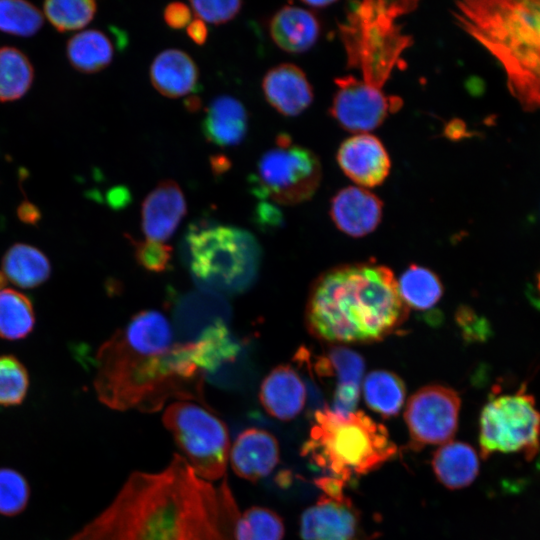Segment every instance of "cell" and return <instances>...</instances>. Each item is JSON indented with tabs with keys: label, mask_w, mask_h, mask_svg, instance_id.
<instances>
[{
	"label": "cell",
	"mask_w": 540,
	"mask_h": 540,
	"mask_svg": "<svg viewBox=\"0 0 540 540\" xmlns=\"http://www.w3.org/2000/svg\"><path fill=\"white\" fill-rule=\"evenodd\" d=\"M43 9L59 32H67L86 26L93 19L97 5L93 0H49Z\"/></svg>",
	"instance_id": "cell-33"
},
{
	"label": "cell",
	"mask_w": 540,
	"mask_h": 540,
	"mask_svg": "<svg viewBox=\"0 0 540 540\" xmlns=\"http://www.w3.org/2000/svg\"><path fill=\"white\" fill-rule=\"evenodd\" d=\"M393 272L384 265L335 267L313 283L305 309L312 335L338 343L383 339L407 318Z\"/></svg>",
	"instance_id": "cell-3"
},
{
	"label": "cell",
	"mask_w": 540,
	"mask_h": 540,
	"mask_svg": "<svg viewBox=\"0 0 540 540\" xmlns=\"http://www.w3.org/2000/svg\"><path fill=\"white\" fill-rule=\"evenodd\" d=\"M302 540H364L360 513L345 495H321L300 518Z\"/></svg>",
	"instance_id": "cell-13"
},
{
	"label": "cell",
	"mask_w": 540,
	"mask_h": 540,
	"mask_svg": "<svg viewBox=\"0 0 540 540\" xmlns=\"http://www.w3.org/2000/svg\"><path fill=\"white\" fill-rule=\"evenodd\" d=\"M269 33L280 49L289 53H303L317 42L320 24L310 10L287 5L271 18Z\"/></svg>",
	"instance_id": "cell-21"
},
{
	"label": "cell",
	"mask_w": 540,
	"mask_h": 540,
	"mask_svg": "<svg viewBox=\"0 0 540 540\" xmlns=\"http://www.w3.org/2000/svg\"><path fill=\"white\" fill-rule=\"evenodd\" d=\"M29 388V374L13 355H0V406H16L23 402Z\"/></svg>",
	"instance_id": "cell-35"
},
{
	"label": "cell",
	"mask_w": 540,
	"mask_h": 540,
	"mask_svg": "<svg viewBox=\"0 0 540 540\" xmlns=\"http://www.w3.org/2000/svg\"><path fill=\"white\" fill-rule=\"evenodd\" d=\"M44 23L40 10L27 1L0 0V31L29 37Z\"/></svg>",
	"instance_id": "cell-34"
},
{
	"label": "cell",
	"mask_w": 540,
	"mask_h": 540,
	"mask_svg": "<svg viewBox=\"0 0 540 540\" xmlns=\"http://www.w3.org/2000/svg\"><path fill=\"white\" fill-rule=\"evenodd\" d=\"M322 178V167L310 149L292 142L265 152L257 163L255 191L280 205H296L312 198Z\"/></svg>",
	"instance_id": "cell-10"
},
{
	"label": "cell",
	"mask_w": 540,
	"mask_h": 540,
	"mask_svg": "<svg viewBox=\"0 0 540 540\" xmlns=\"http://www.w3.org/2000/svg\"><path fill=\"white\" fill-rule=\"evenodd\" d=\"M194 14L204 22L219 25L232 20L241 10L242 2L228 1H191Z\"/></svg>",
	"instance_id": "cell-38"
},
{
	"label": "cell",
	"mask_w": 540,
	"mask_h": 540,
	"mask_svg": "<svg viewBox=\"0 0 540 540\" xmlns=\"http://www.w3.org/2000/svg\"><path fill=\"white\" fill-rule=\"evenodd\" d=\"M451 14L494 58L515 102L540 111V0L458 1Z\"/></svg>",
	"instance_id": "cell-4"
},
{
	"label": "cell",
	"mask_w": 540,
	"mask_h": 540,
	"mask_svg": "<svg viewBox=\"0 0 540 540\" xmlns=\"http://www.w3.org/2000/svg\"><path fill=\"white\" fill-rule=\"evenodd\" d=\"M35 321L33 304L25 294L11 288L0 290V338L23 339L33 331Z\"/></svg>",
	"instance_id": "cell-30"
},
{
	"label": "cell",
	"mask_w": 540,
	"mask_h": 540,
	"mask_svg": "<svg viewBox=\"0 0 540 540\" xmlns=\"http://www.w3.org/2000/svg\"><path fill=\"white\" fill-rule=\"evenodd\" d=\"M194 277L217 289L242 291L255 280L261 259L256 238L229 225L192 227L186 235Z\"/></svg>",
	"instance_id": "cell-7"
},
{
	"label": "cell",
	"mask_w": 540,
	"mask_h": 540,
	"mask_svg": "<svg viewBox=\"0 0 540 540\" xmlns=\"http://www.w3.org/2000/svg\"><path fill=\"white\" fill-rule=\"evenodd\" d=\"M163 17L169 27L181 29L191 22L192 11L182 2H172L165 7Z\"/></svg>",
	"instance_id": "cell-39"
},
{
	"label": "cell",
	"mask_w": 540,
	"mask_h": 540,
	"mask_svg": "<svg viewBox=\"0 0 540 540\" xmlns=\"http://www.w3.org/2000/svg\"><path fill=\"white\" fill-rule=\"evenodd\" d=\"M333 3H334L333 1H305V2L303 1V4H305L309 8H324Z\"/></svg>",
	"instance_id": "cell-44"
},
{
	"label": "cell",
	"mask_w": 540,
	"mask_h": 540,
	"mask_svg": "<svg viewBox=\"0 0 540 540\" xmlns=\"http://www.w3.org/2000/svg\"><path fill=\"white\" fill-rule=\"evenodd\" d=\"M279 461L280 447L277 438L258 427L242 430L230 448L229 463L233 472L251 483L267 477Z\"/></svg>",
	"instance_id": "cell-15"
},
{
	"label": "cell",
	"mask_w": 540,
	"mask_h": 540,
	"mask_svg": "<svg viewBox=\"0 0 540 540\" xmlns=\"http://www.w3.org/2000/svg\"><path fill=\"white\" fill-rule=\"evenodd\" d=\"M285 526L282 518L273 510L252 506L240 514L237 540H283Z\"/></svg>",
	"instance_id": "cell-32"
},
{
	"label": "cell",
	"mask_w": 540,
	"mask_h": 540,
	"mask_svg": "<svg viewBox=\"0 0 540 540\" xmlns=\"http://www.w3.org/2000/svg\"><path fill=\"white\" fill-rule=\"evenodd\" d=\"M414 1L352 2L338 25L346 64L362 82L383 90L404 51L412 44L398 22L413 11Z\"/></svg>",
	"instance_id": "cell-6"
},
{
	"label": "cell",
	"mask_w": 540,
	"mask_h": 540,
	"mask_svg": "<svg viewBox=\"0 0 540 540\" xmlns=\"http://www.w3.org/2000/svg\"><path fill=\"white\" fill-rule=\"evenodd\" d=\"M383 203L366 188L348 186L331 200L330 216L343 233L359 238L373 232L380 224Z\"/></svg>",
	"instance_id": "cell-17"
},
{
	"label": "cell",
	"mask_w": 540,
	"mask_h": 540,
	"mask_svg": "<svg viewBox=\"0 0 540 540\" xmlns=\"http://www.w3.org/2000/svg\"><path fill=\"white\" fill-rule=\"evenodd\" d=\"M185 106L189 111H197L201 106V100L196 96H190L185 101Z\"/></svg>",
	"instance_id": "cell-43"
},
{
	"label": "cell",
	"mask_w": 540,
	"mask_h": 540,
	"mask_svg": "<svg viewBox=\"0 0 540 540\" xmlns=\"http://www.w3.org/2000/svg\"><path fill=\"white\" fill-rule=\"evenodd\" d=\"M30 497L29 485L22 474L0 468V514L13 516L24 510Z\"/></svg>",
	"instance_id": "cell-36"
},
{
	"label": "cell",
	"mask_w": 540,
	"mask_h": 540,
	"mask_svg": "<svg viewBox=\"0 0 540 540\" xmlns=\"http://www.w3.org/2000/svg\"><path fill=\"white\" fill-rule=\"evenodd\" d=\"M7 279L6 277L4 276V274L2 273V271L0 270V290L6 288V284H7Z\"/></svg>",
	"instance_id": "cell-45"
},
{
	"label": "cell",
	"mask_w": 540,
	"mask_h": 540,
	"mask_svg": "<svg viewBox=\"0 0 540 540\" xmlns=\"http://www.w3.org/2000/svg\"><path fill=\"white\" fill-rule=\"evenodd\" d=\"M363 396L367 406L384 418L398 415L406 396L402 379L388 370H374L363 381Z\"/></svg>",
	"instance_id": "cell-27"
},
{
	"label": "cell",
	"mask_w": 540,
	"mask_h": 540,
	"mask_svg": "<svg viewBox=\"0 0 540 540\" xmlns=\"http://www.w3.org/2000/svg\"><path fill=\"white\" fill-rule=\"evenodd\" d=\"M398 292L407 307L424 311L434 307L441 299L443 285L430 269L410 265L397 281Z\"/></svg>",
	"instance_id": "cell-29"
},
{
	"label": "cell",
	"mask_w": 540,
	"mask_h": 540,
	"mask_svg": "<svg viewBox=\"0 0 540 540\" xmlns=\"http://www.w3.org/2000/svg\"><path fill=\"white\" fill-rule=\"evenodd\" d=\"M66 53L76 70L96 73L111 63L113 46L106 34L91 29L75 34L67 43Z\"/></svg>",
	"instance_id": "cell-28"
},
{
	"label": "cell",
	"mask_w": 540,
	"mask_h": 540,
	"mask_svg": "<svg viewBox=\"0 0 540 540\" xmlns=\"http://www.w3.org/2000/svg\"><path fill=\"white\" fill-rule=\"evenodd\" d=\"M537 287H538V290H539V293H540V273L538 274L537 276Z\"/></svg>",
	"instance_id": "cell-46"
},
{
	"label": "cell",
	"mask_w": 540,
	"mask_h": 540,
	"mask_svg": "<svg viewBox=\"0 0 540 540\" xmlns=\"http://www.w3.org/2000/svg\"><path fill=\"white\" fill-rule=\"evenodd\" d=\"M337 163L343 173L363 188L381 185L391 170V160L383 143L370 133L345 139L337 150Z\"/></svg>",
	"instance_id": "cell-14"
},
{
	"label": "cell",
	"mask_w": 540,
	"mask_h": 540,
	"mask_svg": "<svg viewBox=\"0 0 540 540\" xmlns=\"http://www.w3.org/2000/svg\"><path fill=\"white\" fill-rule=\"evenodd\" d=\"M267 102L284 116H297L313 101V89L305 72L295 64L282 63L269 69L262 80Z\"/></svg>",
	"instance_id": "cell-18"
},
{
	"label": "cell",
	"mask_w": 540,
	"mask_h": 540,
	"mask_svg": "<svg viewBox=\"0 0 540 540\" xmlns=\"http://www.w3.org/2000/svg\"><path fill=\"white\" fill-rule=\"evenodd\" d=\"M1 271L8 282L29 289L46 282L52 268L49 259L41 250L26 243H15L4 253Z\"/></svg>",
	"instance_id": "cell-25"
},
{
	"label": "cell",
	"mask_w": 540,
	"mask_h": 540,
	"mask_svg": "<svg viewBox=\"0 0 540 540\" xmlns=\"http://www.w3.org/2000/svg\"><path fill=\"white\" fill-rule=\"evenodd\" d=\"M302 455L344 483L375 471L397 451L387 429L362 411L317 410Z\"/></svg>",
	"instance_id": "cell-5"
},
{
	"label": "cell",
	"mask_w": 540,
	"mask_h": 540,
	"mask_svg": "<svg viewBox=\"0 0 540 540\" xmlns=\"http://www.w3.org/2000/svg\"><path fill=\"white\" fill-rule=\"evenodd\" d=\"M317 370L319 374L337 377L332 411L342 415L354 412L364 371L362 357L348 348L335 346L318 362Z\"/></svg>",
	"instance_id": "cell-20"
},
{
	"label": "cell",
	"mask_w": 540,
	"mask_h": 540,
	"mask_svg": "<svg viewBox=\"0 0 540 540\" xmlns=\"http://www.w3.org/2000/svg\"><path fill=\"white\" fill-rule=\"evenodd\" d=\"M336 92L330 114L345 130L369 133L379 127L388 115L400 109L399 97L362 82L355 75H344L335 80Z\"/></svg>",
	"instance_id": "cell-12"
},
{
	"label": "cell",
	"mask_w": 540,
	"mask_h": 540,
	"mask_svg": "<svg viewBox=\"0 0 540 540\" xmlns=\"http://www.w3.org/2000/svg\"><path fill=\"white\" fill-rule=\"evenodd\" d=\"M210 163L214 174H222L231 167V162L225 155L211 157Z\"/></svg>",
	"instance_id": "cell-42"
},
{
	"label": "cell",
	"mask_w": 540,
	"mask_h": 540,
	"mask_svg": "<svg viewBox=\"0 0 540 540\" xmlns=\"http://www.w3.org/2000/svg\"><path fill=\"white\" fill-rule=\"evenodd\" d=\"M479 446L486 459L494 453H519L533 459L540 449V412L534 397L521 388L497 395L483 407Z\"/></svg>",
	"instance_id": "cell-9"
},
{
	"label": "cell",
	"mask_w": 540,
	"mask_h": 540,
	"mask_svg": "<svg viewBox=\"0 0 540 540\" xmlns=\"http://www.w3.org/2000/svg\"><path fill=\"white\" fill-rule=\"evenodd\" d=\"M479 467L476 450L460 441L441 445L432 459V468L438 481L451 490L469 486L478 476Z\"/></svg>",
	"instance_id": "cell-24"
},
{
	"label": "cell",
	"mask_w": 540,
	"mask_h": 540,
	"mask_svg": "<svg viewBox=\"0 0 540 540\" xmlns=\"http://www.w3.org/2000/svg\"><path fill=\"white\" fill-rule=\"evenodd\" d=\"M187 35L197 45H203L208 37V29L205 22L199 18L191 20L186 27Z\"/></svg>",
	"instance_id": "cell-40"
},
{
	"label": "cell",
	"mask_w": 540,
	"mask_h": 540,
	"mask_svg": "<svg viewBox=\"0 0 540 540\" xmlns=\"http://www.w3.org/2000/svg\"><path fill=\"white\" fill-rule=\"evenodd\" d=\"M240 514L226 477L203 480L174 454L159 471L132 472L69 540H237Z\"/></svg>",
	"instance_id": "cell-1"
},
{
	"label": "cell",
	"mask_w": 540,
	"mask_h": 540,
	"mask_svg": "<svg viewBox=\"0 0 540 540\" xmlns=\"http://www.w3.org/2000/svg\"><path fill=\"white\" fill-rule=\"evenodd\" d=\"M241 351L222 320L206 327L197 341L192 342V361L203 372H214L224 363L232 362Z\"/></svg>",
	"instance_id": "cell-26"
},
{
	"label": "cell",
	"mask_w": 540,
	"mask_h": 540,
	"mask_svg": "<svg viewBox=\"0 0 540 540\" xmlns=\"http://www.w3.org/2000/svg\"><path fill=\"white\" fill-rule=\"evenodd\" d=\"M258 397L267 414L281 421H290L304 408L306 387L291 366L278 365L261 382Z\"/></svg>",
	"instance_id": "cell-19"
},
{
	"label": "cell",
	"mask_w": 540,
	"mask_h": 540,
	"mask_svg": "<svg viewBox=\"0 0 540 540\" xmlns=\"http://www.w3.org/2000/svg\"><path fill=\"white\" fill-rule=\"evenodd\" d=\"M19 219L28 224H35L40 219L39 209L29 201H23L17 208Z\"/></svg>",
	"instance_id": "cell-41"
},
{
	"label": "cell",
	"mask_w": 540,
	"mask_h": 540,
	"mask_svg": "<svg viewBox=\"0 0 540 540\" xmlns=\"http://www.w3.org/2000/svg\"><path fill=\"white\" fill-rule=\"evenodd\" d=\"M149 74L152 85L160 94L179 98L195 88L199 71L189 54L172 48L163 50L154 58Z\"/></svg>",
	"instance_id": "cell-22"
},
{
	"label": "cell",
	"mask_w": 540,
	"mask_h": 540,
	"mask_svg": "<svg viewBox=\"0 0 540 540\" xmlns=\"http://www.w3.org/2000/svg\"><path fill=\"white\" fill-rule=\"evenodd\" d=\"M201 127L209 142L220 147L234 146L247 133L248 114L238 99L223 95L210 103Z\"/></svg>",
	"instance_id": "cell-23"
},
{
	"label": "cell",
	"mask_w": 540,
	"mask_h": 540,
	"mask_svg": "<svg viewBox=\"0 0 540 540\" xmlns=\"http://www.w3.org/2000/svg\"><path fill=\"white\" fill-rule=\"evenodd\" d=\"M137 263L149 272L161 273L168 269L172 258V247L162 242L145 239L138 241L126 235Z\"/></svg>",
	"instance_id": "cell-37"
},
{
	"label": "cell",
	"mask_w": 540,
	"mask_h": 540,
	"mask_svg": "<svg viewBox=\"0 0 540 540\" xmlns=\"http://www.w3.org/2000/svg\"><path fill=\"white\" fill-rule=\"evenodd\" d=\"M192 342H174L169 320L142 310L117 329L96 353L98 400L117 411L155 413L171 400L207 408L204 374L192 361Z\"/></svg>",
	"instance_id": "cell-2"
},
{
	"label": "cell",
	"mask_w": 540,
	"mask_h": 540,
	"mask_svg": "<svg viewBox=\"0 0 540 540\" xmlns=\"http://www.w3.org/2000/svg\"><path fill=\"white\" fill-rule=\"evenodd\" d=\"M34 77L27 56L13 47L0 48V101H14L30 88Z\"/></svg>",
	"instance_id": "cell-31"
},
{
	"label": "cell",
	"mask_w": 540,
	"mask_h": 540,
	"mask_svg": "<svg viewBox=\"0 0 540 540\" xmlns=\"http://www.w3.org/2000/svg\"><path fill=\"white\" fill-rule=\"evenodd\" d=\"M186 212V200L178 183L171 179L160 181L141 205V228L146 239L162 243L169 239Z\"/></svg>",
	"instance_id": "cell-16"
},
{
	"label": "cell",
	"mask_w": 540,
	"mask_h": 540,
	"mask_svg": "<svg viewBox=\"0 0 540 540\" xmlns=\"http://www.w3.org/2000/svg\"><path fill=\"white\" fill-rule=\"evenodd\" d=\"M461 400L443 385H427L408 400L404 418L413 447L450 442L458 428Z\"/></svg>",
	"instance_id": "cell-11"
},
{
	"label": "cell",
	"mask_w": 540,
	"mask_h": 540,
	"mask_svg": "<svg viewBox=\"0 0 540 540\" xmlns=\"http://www.w3.org/2000/svg\"><path fill=\"white\" fill-rule=\"evenodd\" d=\"M162 423L197 476L212 483L225 478L230 436L211 408L193 401H172L165 407Z\"/></svg>",
	"instance_id": "cell-8"
}]
</instances>
